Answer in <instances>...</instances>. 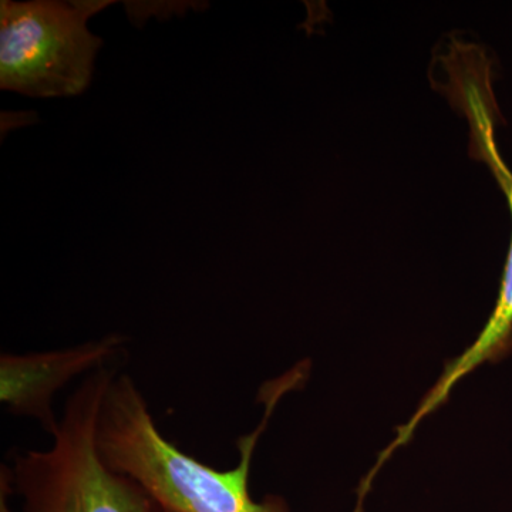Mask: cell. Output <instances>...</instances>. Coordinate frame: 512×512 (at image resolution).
Wrapping results in <instances>:
<instances>
[{
    "instance_id": "1",
    "label": "cell",
    "mask_w": 512,
    "mask_h": 512,
    "mask_svg": "<svg viewBox=\"0 0 512 512\" xmlns=\"http://www.w3.org/2000/svg\"><path fill=\"white\" fill-rule=\"evenodd\" d=\"M268 416L241 439L238 466L215 470L165 439L136 382L117 373L101 404L97 448L107 467L136 481L164 512H289L281 497L258 503L249 494L251 458Z\"/></svg>"
},
{
    "instance_id": "2",
    "label": "cell",
    "mask_w": 512,
    "mask_h": 512,
    "mask_svg": "<svg viewBox=\"0 0 512 512\" xmlns=\"http://www.w3.org/2000/svg\"><path fill=\"white\" fill-rule=\"evenodd\" d=\"M100 367L67 399L53 444L16 454L12 481L23 512H153L150 495L106 466L97 448V421L111 380Z\"/></svg>"
},
{
    "instance_id": "3",
    "label": "cell",
    "mask_w": 512,
    "mask_h": 512,
    "mask_svg": "<svg viewBox=\"0 0 512 512\" xmlns=\"http://www.w3.org/2000/svg\"><path fill=\"white\" fill-rule=\"evenodd\" d=\"M110 2L0 3V87L29 97L83 93L101 46L87 22Z\"/></svg>"
},
{
    "instance_id": "4",
    "label": "cell",
    "mask_w": 512,
    "mask_h": 512,
    "mask_svg": "<svg viewBox=\"0 0 512 512\" xmlns=\"http://www.w3.org/2000/svg\"><path fill=\"white\" fill-rule=\"evenodd\" d=\"M120 335L104 336L73 348L0 356V402L15 416L36 420L53 436L59 427L53 400L74 377L109 366L123 349Z\"/></svg>"
},
{
    "instance_id": "5",
    "label": "cell",
    "mask_w": 512,
    "mask_h": 512,
    "mask_svg": "<svg viewBox=\"0 0 512 512\" xmlns=\"http://www.w3.org/2000/svg\"><path fill=\"white\" fill-rule=\"evenodd\" d=\"M501 190L507 195L512 217V174L505 171L497 178ZM512 352V237L510 249H508L507 261H505L503 279H501L500 292L494 311L485 323L478 338L474 340L470 348L464 350L456 359L450 360L444 367L440 379L429 390L416 413L410 417L404 426L399 427L393 443L384 450L387 456L393 453L396 448L404 446L412 439L414 430L421 423L424 417L429 416L434 410L439 409L441 404L446 402L454 387L464 377L484 365V363H495L503 360Z\"/></svg>"
},
{
    "instance_id": "6",
    "label": "cell",
    "mask_w": 512,
    "mask_h": 512,
    "mask_svg": "<svg viewBox=\"0 0 512 512\" xmlns=\"http://www.w3.org/2000/svg\"><path fill=\"white\" fill-rule=\"evenodd\" d=\"M0 484H2V487H0V490H2V498H0V512H12L9 507V495L15 491V488H13L12 470H10V468L6 467L5 471V466L2 467Z\"/></svg>"
},
{
    "instance_id": "7",
    "label": "cell",
    "mask_w": 512,
    "mask_h": 512,
    "mask_svg": "<svg viewBox=\"0 0 512 512\" xmlns=\"http://www.w3.org/2000/svg\"><path fill=\"white\" fill-rule=\"evenodd\" d=\"M362 503H363V498H359V504H357V508H356L355 512H362Z\"/></svg>"
}]
</instances>
